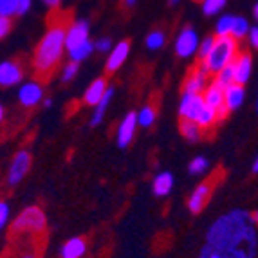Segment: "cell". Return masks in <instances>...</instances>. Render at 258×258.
I'll list each match as a JSON object with an SVG mask.
<instances>
[{"label": "cell", "mask_w": 258, "mask_h": 258, "mask_svg": "<svg viewBox=\"0 0 258 258\" xmlns=\"http://www.w3.org/2000/svg\"><path fill=\"white\" fill-rule=\"evenodd\" d=\"M73 9L52 8L47 15V33L43 35L33 56V78L40 85L51 82L61 63L67 29L73 26Z\"/></svg>", "instance_id": "1"}, {"label": "cell", "mask_w": 258, "mask_h": 258, "mask_svg": "<svg viewBox=\"0 0 258 258\" xmlns=\"http://www.w3.org/2000/svg\"><path fill=\"white\" fill-rule=\"evenodd\" d=\"M238 52H240V49H238V40L235 36H215V43H213L211 52L208 54L206 60L199 61V63L210 73V76H215L224 67H228L235 61Z\"/></svg>", "instance_id": "2"}, {"label": "cell", "mask_w": 258, "mask_h": 258, "mask_svg": "<svg viewBox=\"0 0 258 258\" xmlns=\"http://www.w3.org/2000/svg\"><path fill=\"white\" fill-rule=\"evenodd\" d=\"M42 233H45V215L38 206H31L15 219L9 228L8 238L15 240L24 235H42Z\"/></svg>", "instance_id": "3"}, {"label": "cell", "mask_w": 258, "mask_h": 258, "mask_svg": "<svg viewBox=\"0 0 258 258\" xmlns=\"http://www.w3.org/2000/svg\"><path fill=\"white\" fill-rule=\"evenodd\" d=\"M18 244V258H42L43 251H45V244H47V233L42 235H24L15 240Z\"/></svg>", "instance_id": "4"}, {"label": "cell", "mask_w": 258, "mask_h": 258, "mask_svg": "<svg viewBox=\"0 0 258 258\" xmlns=\"http://www.w3.org/2000/svg\"><path fill=\"white\" fill-rule=\"evenodd\" d=\"M27 63L24 56H17V58H11V60L0 63V85L9 87L15 85L26 76Z\"/></svg>", "instance_id": "5"}, {"label": "cell", "mask_w": 258, "mask_h": 258, "mask_svg": "<svg viewBox=\"0 0 258 258\" xmlns=\"http://www.w3.org/2000/svg\"><path fill=\"white\" fill-rule=\"evenodd\" d=\"M208 85H210V73L201 63H197L189 69L184 85H182V91H184V94H203Z\"/></svg>", "instance_id": "6"}, {"label": "cell", "mask_w": 258, "mask_h": 258, "mask_svg": "<svg viewBox=\"0 0 258 258\" xmlns=\"http://www.w3.org/2000/svg\"><path fill=\"white\" fill-rule=\"evenodd\" d=\"M215 184H217V177H210V179L201 182V184L194 189V194L189 195V199H188V208L191 213H201V211L206 208L208 201H210L211 194H213V189H215Z\"/></svg>", "instance_id": "7"}, {"label": "cell", "mask_w": 258, "mask_h": 258, "mask_svg": "<svg viewBox=\"0 0 258 258\" xmlns=\"http://www.w3.org/2000/svg\"><path fill=\"white\" fill-rule=\"evenodd\" d=\"M203 98H204V103H206L211 110H215L219 119L226 117L228 108H226V101H224V87H220L215 80H211L210 85L206 87V91L203 92Z\"/></svg>", "instance_id": "8"}, {"label": "cell", "mask_w": 258, "mask_h": 258, "mask_svg": "<svg viewBox=\"0 0 258 258\" xmlns=\"http://www.w3.org/2000/svg\"><path fill=\"white\" fill-rule=\"evenodd\" d=\"M206 108L204 103L203 94H184L182 96L181 107H179V116L181 119H188V121H195L201 117L203 110Z\"/></svg>", "instance_id": "9"}, {"label": "cell", "mask_w": 258, "mask_h": 258, "mask_svg": "<svg viewBox=\"0 0 258 258\" xmlns=\"http://www.w3.org/2000/svg\"><path fill=\"white\" fill-rule=\"evenodd\" d=\"M31 168V154L27 150H20L17 155H15L13 163H11V168H9L8 173V182L11 186L18 184V182L24 179L27 172Z\"/></svg>", "instance_id": "10"}, {"label": "cell", "mask_w": 258, "mask_h": 258, "mask_svg": "<svg viewBox=\"0 0 258 258\" xmlns=\"http://www.w3.org/2000/svg\"><path fill=\"white\" fill-rule=\"evenodd\" d=\"M199 49V36L191 27H184L175 42V51L181 58H189Z\"/></svg>", "instance_id": "11"}, {"label": "cell", "mask_w": 258, "mask_h": 258, "mask_svg": "<svg viewBox=\"0 0 258 258\" xmlns=\"http://www.w3.org/2000/svg\"><path fill=\"white\" fill-rule=\"evenodd\" d=\"M233 71H235V82L245 85L253 73V58L249 52H238V56L233 61Z\"/></svg>", "instance_id": "12"}, {"label": "cell", "mask_w": 258, "mask_h": 258, "mask_svg": "<svg viewBox=\"0 0 258 258\" xmlns=\"http://www.w3.org/2000/svg\"><path fill=\"white\" fill-rule=\"evenodd\" d=\"M89 38V26L87 22H76L67 29V36H65V47L73 51V49L80 47L82 43L87 42Z\"/></svg>", "instance_id": "13"}, {"label": "cell", "mask_w": 258, "mask_h": 258, "mask_svg": "<svg viewBox=\"0 0 258 258\" xmlns=\"http://www.w3.org/2000/svg\"><path fill=\"white\" fill-rule=\"evenodd\" d=\"M128 51H130V42L128 40H123V42L110 52V56H108V60H107V67H105L107 76L114 74L121 65H123V61H125L126 56H128Z\"/></svg>", "instance_id": "14"}, {"label": "cell", "mask_w": 258, "mask_h": 258, "mask_svg": "<svg viewBox=\"0 0 258 258\" xmlns=\"http://www.w3.org/2000/svg\"><path fill=\"white\" fill-rule=\"evenodd\" d=\"M244 98H245V91H244V85H240V83L235 82L224 89V101H226L228 112L237 110L244 103Z\"/></svg>", "instance_id": "15"}, {"label": "cell", "mask_w": 258, "mask_h": 258, "mask_svg": "<svg viewBox=\"0 0 258 258\" xmlns=\"http://www.w3.org/2000/svg\"><path fill=\"white\" fill-rule=\"evenodd\" d=\"M136 125H138V116H136L134 112H130L128 116L123 119V123H121V126H119V132H117V145H119L121 148L128 147L130 143H132Z\"/></svg>", "instance_id": "16"}, {"label": "cell", "mask_w": 258, "mask_h": 258, "mask_svg": "<svg viewBox=\"0 0 258 258\" xmlns=\"http://www.w3.org/2000/svg\"><path fill=\"white\" fill-rule=\"evenodd\" d=\"M42 94H43V89L40 83H27V85H24L20 89L18 99H20V103L24 105V107L31 108L42 99Z\"/></svg>", "instance_id": "17"}, {"label": "cell", "mask_w": 258, "mask_h": 258, "mask_svg": "<svg viewBox=\"0 0 258 258\" xmlns=\"http://www.w3.org/2000/svg\"><path fill=\"white\" fill-rule=\"evenodd\" d=\"M107 91H108L107 78H98V80H94V82L91 83V87L87 89L85 96H83V103H87V105H98Z\"/></svg>", "instance_id": "18"}, {"label": "cell", "mask_w": 258, "mask_h": 258, "mask_svg": "<svg viewBox=\"0 0 258 258\" xmlns=\"http://www.w3.org/2000/svg\"><path fill=\"white\" fill-rule=\"evenodd\" d=\"M87 249L85 238H71L69 242H65L61 247V258H82Z\"/></svg>", "instance_id": "19"}, {"label": "cell", "mask_w": 258, "mask_h": 258, "mask_svg": "<svg viewBox=\"0 0 258 258\" xmlns=\"http://www.w3.org/2000/svg\"><path fill=\"white\" fill-rule=\"evenodd\" d=\"M172 186H173V177L172 173H161V175L155 177L154 181V194L157 195V197H164V195H168L170 191H172Z\"/></svg>", "instance_id": "20"}, {"label": "cell", "mask_w": 258, "mask_h": 258, "mask_svg": "<svg viewBox=\"0 0 258 258\" xmlns=\"http://www.w3.org/2000/svg\"><path fill=\"white\" fill-rule=\"evenodd\" d=\"M179 128H181L182 136H184L188 141H199V139L203 138V128H201L195 121L181 119V123H179Z\"/></svg>", "instance_id": "21"}, {"label": "cell", "mask_w": 258, "mask_h": 258, "mask_svg": "<svg viewBox=\"0 0 258 258\" xmlns=\"http://www.w3.org/2000/svg\"><path fill=\"white\" fill-rule=\"evenodd\" d=\"M157 110H159V103H155V101H150L147 107L143 108L141 114H139L138 121L141 123L143 126H152V123L155 121L157 117Z\"/></svg>", "instance_id": "22"}, {"label": "cell", "mask_w": 258, "mask_h": 258, "mask_svg": "<svg viewBox=\"0 0 258 258\" xmlns=\"http://www.w3.org/2000/svg\"><path fill=\"white\" fill-rule=\"evenodd\" d=\"M249 29H251L249 22L245 20L244 17H235V20H233L231 36H235L237 40H240V38H244V36H247Z\"/></svg>", "instance_id": "23"}, {"label": "cell", "mask_w": 258, "mask_h": 258, "mask_svg": "<svg viewBox=\"0 0 258 258\" xmlns=\"http://www.w3.org/2000/svg\"><path fill=\"white\" fill-rule=\"evenodd\" d=\"M112 94H114V91H112V89H108V91L105 92L103 98H101V101L98 103V108H96L94 116H92V121H91L92 126H96L98 123H101V119H103V114H105V110H107V105H108V101H110Z\"/></svg>", "instance_id": "24"}, {"label": "cell", "mask_w": 258, "mask_h": 258, "mask_svg": "<svg viewBox=\"0 0 258 258\" xmlns=\"http://www.w3.org/2000/svg\"><path fill=\"white\" fill-rule=\"evenodd\" d=\"M233 20H235V17H231V15H224V17H220L219 22H217V27H215V36H229L231 35Z\"/></svg>", "instance_id": "25"}, {"label": "cell", "mask_w": 258, "mask_h": 258, "mask_svg": "<svg viewBox=\"0 0 258 258\" xmlns=\"http://www.w3.org/2000/svg\"><path fill=\"white\" fill-rule=\"evenodd\" d=\"M213 80H215L220 87H224V89H226L228 85H231V83H235V71H233V63L228 65V67H224L219 74H215Z\"/></svg>", "instance_id": "26"}, {"label": "cell", "mask_w": 258, "mask_h": 258, "mask_svg": "<svg viewBox=\"0 0 258 258\" xmlns=\"http://www.w3.org/2000/svg\"><path fill=\"white\" fill-rule=\"evenodd\" d=\"M226 2H228V0H204V2H203L204 15H208V17H213V15L220 13V11H222V8L226 6Z\"/></svg>", "instance_id": "27"}, {"label": "cell", "mask_w": 258, "mask_h": 258, "mask_svg": "<svg viewBox=\"0 0 258 258\" xmlns=\"http://www.w3.org/2000/svg\"><path fill=\"white\" fill-rule=\"evenodd\" d=\"M213 43H215V36H206L203 42L199 43V49H197V60L199 61L206 60L208 54H210L211 49H213Z\"/></svg>", "instance_id": "28"}, {"label": "cell", "mask_w": 258, "mask_h": 258, "mask_svg": "<svg viewBox=\"0 0 258 258\" xmlns=\"http://www.w3.org/2000/svg\"><path fill=\"white\" fill-rule=\"evenodd\" d=\"M92 47H94V45H92V43L89 42V40H87L85 43H82V45H80V47H76V49H73V51H69L71 52V58H73V61L85 60L87 56H89L92 52Z\"/></svg>", "instance_id": "29"}, {"label": "cell", "mask_w": 258, "mask_h": 258, "mask_svg": "<svg viewBox=\"0 0 258 258\" xmlns=\"http://www.w3.org/2000/svg\"><path fill=\"white\" fill-rule=\"evenodd\" d=\"M0 15L2 17L18 15V0H0Z\"/></svg>", "instance_id": "30"}, {"label": "cell", "mask_w": 258, "mask_h": 258, "mask_svg": "<svg viewBox=\"0 0 258 258\" xmlns=\"http://www.w3.org/2000/svg\"><path fill=\"white\" fill-rule=\"evenodd\" d=\"M163 43H164V33H163V31L155 29V31H152L150 35L147 36L148 49H159Z\"/></svg>", "instance_id": "31"}, {"label": "cell", "mask_w": 258, "mask_h": 258, "mask_svg": "<svg viewBox=\"0 0 258 258\" xmlns=\"http://www.w3.org/2000/svg\"><path fill=\"white\" fill-rule=\"evenodd\" d=\"M208 170V161L204 157H195L191 163H189V172L194 175H201Z\"/></svg>", "instance_id": "32"}, {"label": "cell", "mask_w": 258, "mask_h": 258, "mask_svg": "<svg viewBox=\"0 0 258 258\" xmlns=\"http://www.w3.org/2000/svg\"><path fill=\"white\" fill-rule=\"evenodd\" d=\"M76 73H78V61H71V63H67V67H65L61 80H63V82H69V80H73V78L76 76Z\"/></svg>", "instance_id": "33"}, {"label": "cell", "mask_w": 258, "mask_h": 258, "mask_svg": "<svg viewBox=\"0 0 258 258\" xmlns=\"http://www.w3.org/2000/svg\"><path fill=\"white\" fill-rule=\"evenodd\" d=\"M11 27H13V22L9 20L8 17H2V15H0V40L4 38V36H8Z\"/></svg>", "instance_id": "34"}, {"label": "cell", "mask_w": 258, "mask_h": 258, "mask_svg": "<svg viewBox=\"0 0 258 258\" xmlns=\"http://www.w3.org/2000/svg\"><path fill=\"white\" fill-rule=\"evenodd\" d=\"M0 258H18V244L17 242H11V244H9L8 247L0 253Z\"/></svg>", "instance_id": "35"}, {"label": "cell", "mask_w": 258, "mask_h": 258, "mask_svg": "<svg viewBox=\"0 0 258 258\" xmlns=\"http://www.w3.org/2000/svg\"><path fill=\"white\" fill-rule=\"evenodd\" d=\"M247 40H249V45L253 49H258V26L251 27L249 33H247Z\"/></svg>", "instance_id": "36"}, {"label": "cell", "mask_w": 258, "mask_h": 258, "mask_svg": "<svg viewBox=\"0 0 258 258\" xmlns=\"http://www.w3.org/2000/svg\"><path fill=\"white\" fill-rule=\"evenodd\" d=\"M9 217V210H8V204L4 203V201H0V228L6 224V220H8Z\"/></svg>", "instance_id": "37"}, {"label": "cell", "mask_w": 258, "mask_h": 258, "mask_svg": "<svg viewBox=\"0 0 258 258\" xmlns=\"http://www.w3.org/2000/svg\"><path fill=\"white\" fill-rule=\"evenodd\" d=\"M31 0H18V15H24L29 9Z\"/></svg>", "instance_id": "38"}, {"label": "cell", "mask_w": 258, "mask_h": 258, "mask_svg": "<svg viewBox=\"0 0 258 258\" xmlns=\"http://www.w3.org/2000/svg\"><path fill=\"white\" fill-rule=\"evenodd\" d=\"M108 47H110V40H108V38H103L101 42L98 43V49H99V51H107Z\"/></svg>", "instance_id": "39"}, {"label": "cell", "mask_w": 258, "mask_h": 258, "mask_svg": "<svg viewBox=\"0 0 258 258\" xmlns=\"http://www.w3.org/2000/svg\"><path fill=\"white\" fill-rule=\"evenodd\" d=\"M121 2H123L125 8H132V6L136 4V0H121Z\"/></svg>", "instance_id": "40"}, {"label": "cell", "mask_w": 258, "mask_h": 258, "mask_svg": "<svg viewBox=\"0 0 258 258\" xmlns=\"http://www.w3.org/2000/svg\"><path fill=\"white\" fill-rule=\"evenodd\" d=\"M253 173H258V155H256V159H254V163H253Z\"/></svg>", "instance_id": "41"}, {"label": "cell", "mask_w": 258, "mask_h": 258, "mask_svg": "<svg viewBox=\"0 0 258 258\" xmlns=\"http://www.w3.org/2000/svg\"><path fill=\"white\" fill-rule=\"evenodd\" d=\"M45 2H47L49 6H52V8H56V6H58V2H60V0H45Z\"/></svg>", "instance_id": "42"}, {"label": "cell", "mask_w": 258, "mask_h": 258, "mask_svg": "<svg viewBox=\"0 0 258 258\" xmlns=\"http://www.w3.org/2000/svg\"><path fill=\"white\" fill-rule=\"evenodd\" d=\"M253 17L258 20V2H256V4H254V8H253Z\"/></svg>", "instance_id": "43"}, {"label": "cell", "mask_w": 258, "mask_h": 258, "mask_svg": "<svg viewBox=\"0 0 258 258\" xmlns=\"http://www.w3.org/2000/svg\"><path fill=\"white\" fill-rule=\"evenodd\" d=\"M4 119V108H2V105H0V121Z\"/></svg>", "instance_id": "44"}, {"label": "cell", "mask_w": 258, "mask_h": 258, "mask_svg": "<svg viewBox=\"0 0 258 258\" xmlns=\"http://www.w3.org/2000/svg\"><path fill=\"white\" fill-rule=\"evenodd\" d=\"M251 217H253L254 222H258V211H254V213H253V215H251Z\"/></svg>", "instance_id": "45"}, {"label": "cell", "mask_w": 258, "mask_h": 258, "mask_svg": "<svg viewBox=\"0 0 258 258\" xmlns=\"http://www.w3.org/2000/svg\"><path fill=\"white\" fill-rule=\"evenodd\" d=\"M177 2H179V0H170V4H177Z\"/></svg>", "instance_id": "46"}, {"label": "cell", "mask_w": 258, "mask_h": 258, "mask_svg": "<svg viewBox=\"0 0 258 258\" xmlns=\"http://www.w3.org/2000/svg\"><path fill=\"white\" fill-rule=\"evenodd\" d=\"M195 2H204V0H195Z\"/></svg>", "instance_id": "47"}, {"label": "cell", "mask_w": 258, "mask_h": 258, "mask_svg": "<svg viewBox=\"0 0 258 258\" xmlns=\"http://www.w3.org/2000/svg\"><path fill=\"white\" fill-rule=\"evenodd\" d=\"M256 110H258V101H256Z\"/></svg>", "instance_id": "48"}]
</instances>
